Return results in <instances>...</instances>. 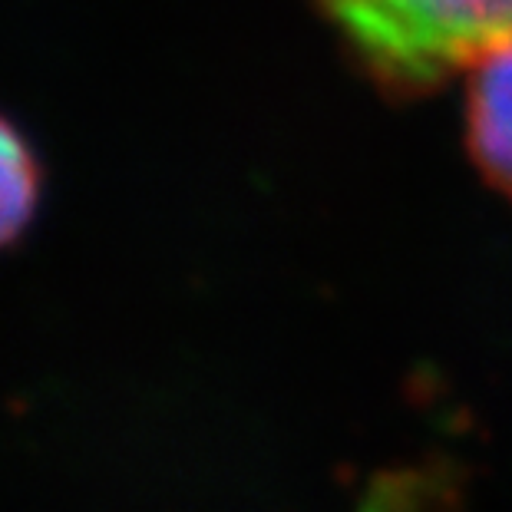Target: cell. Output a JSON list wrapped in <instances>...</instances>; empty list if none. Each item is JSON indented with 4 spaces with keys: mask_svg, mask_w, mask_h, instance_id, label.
Instances as JSON below:
<instances>
[{
    "mask_svg": "<svg viewBox=\"0 0 512 512\" xmlns=\"http://www.w3.org/2000/svg\"><path fill=\"white\" fill-rule=\"evenodd\" d=\"M364 76L394 100L430 96L512 40V0H311Z\"/></svg>",
    "mask_w": 512,
    "mask_h": 512,
    "instance_id": "cell-1",
    "label": "cell"
},
{
    "mask_svg": "<svg viewBox=\"0 0 512 512\" xmlns=\"http://www.w3.org/2000/svg\"><path fill=\"white\" fill-rule=\"evenodd\" d=\"M466 149L479 176L512 202V40L466 70Z\"/></svg>",
    "mask_w": 512,
    "mask_h": 512,
    "instance_id": "cell-2",
    "label": "cell"
},
{
    "mask_svg": "<svg viewBox=\"0 0 512 512\" xmlns=\"http://www.w3.org/2000/svg\"><path fill=\"white\" fill-rule=\"evenodd\" d=\"M40 169L24 136L0 116V248L24 232L37 209Z\"/></svg>",
    "mask_w": 512,
    "mask_h": 512,
    "instance_id": "cell-3",
    "label": "cell"
}]
</instances>
